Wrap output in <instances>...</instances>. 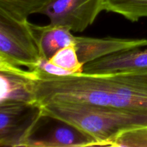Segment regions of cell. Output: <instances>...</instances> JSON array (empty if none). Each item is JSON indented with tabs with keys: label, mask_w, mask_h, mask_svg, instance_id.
Masks as SVG:
<instances>
[{
	"label": "cell",
	"mask_w": 147,
	"mask_h": 147,
	"mask_svg": "<svg viewBox=\"0 0 147 147\" xmlns=\"http://www.w3.org/2000/svg\"><path fill=\"white\" fill-rule=\"evenodd\" d=\"M34 103L73 102L147 113V72L55 76L36 69Z\"/></svg>",
	"instance_id": "obj_1"
},
{
	"label": "cell",
	"mask_w": 147,
	"mask_h": 147,
	"mask_svg": "<svg viewBox=\"0 0 147 147\" xmlns=\"http://www.w3.org/2000/svg\"><path fill=\"white\" fill-rule=\"evenodd\" d=\"M42 114L78 128L108 146L120 134L147 126V113L73 102H50L40 106Z\"/></svg>",
	"instance_id": "obj_2"
},
{
	"label": "cell",
	"mask_w": 147,
	"mask_h": 147,
	"mask_svg": "<svg viewBox=\"0 0 147 147\" xmlns=\"http://www.w3.org/2000/svg\"><path fill=\"white\" fill-rule=\"evenodd\" d=\"M42 60L31 23L0 10V61L34 70Z\"/></svg>",
	"instance_id": "obj_3"
},
{
	"label": "cell",
	"mask_w": 147,
	"mask_h": 147,
	"mask_svg": "<svg viewBox=\"0 0 147 147\" xmlns=\"http://www.w3.org/2000/svg\"><path fill=\"white\" fill-rule=\"evenodd\" d=\"M42 116V107L35 103L0 102V146L24 147Z\"/></svg>",
	"instance_id": "obj_4"
},
{
	"label": "cell",
	"mask_w": 147,
	"mask_h": 147,
	"mask_svg": "<svg viewBox=\"0 0 147 147\" xmlns=\"http://www.w3.org/2000/svg\"><path fill=\"white\" fill-rule=\"evenodd\" d=\"M103 10L105 0H55L41 14L48 17L50 24L82 32Z\"/></svg>",
	"instance_id": "obj_5"
},
{
	"label": "cell",
	"mask_w": 147,
	"mask_h": 147,
	"mask_svg": "<svg viewBox=\"0 0 147 147\" xmlns=\"http://www.w3.org/2000/svg\"><path fill=\"white\" fill-rule=\"evenodd\" d=\"M57 119V124L46 131L34 129L25 141L24 147L96 146V139L78 128Z\"/></svg>",
	"instance_id": "obj_6"
},
{
	"label": "cell",
	"mask_w": 147,
	"mask_h": 147,
	"mask_svg": "<svg viewBox=\"0 0 147 147\" xmlns=\"http://www.w3.org/2000/svg\"><path fill=\"white\" fill-rule=\"evenodd\" d=\"M75 46L78 59L83 65L113 53L147 46L146 39L76 37Z\"/></svg>",
	"instance_id": "obj_7"
},
{
	"label": "cell",
	"mask_w": 147,
	"mask_h": 147,
	"mask_svg": "<svg viewBox=\"0 0 147 147\" xmlns=\"http://www.w3.org/2000/svg\"><path fill=\"white\" fill-rule=\"evenodd\" d=\"M147 72V50H123L84 65L83 73L89 74Z\"/></svg>",
	"instance_id": "obj_8"
},
{
	"label": "cell",
	"mask_w": 147,
	"mask_h": 147,
	"mask_svg": "<svg viewBox=\"0 0 147 147\" xmlns=\"http://www.w3.org/2000/svg\"><path fill=\"white\" fill-rule=\"evenodd\" d=\"M34 70H24L20 66L0 61V102H32Z\"/></svg>",
	"instance_id": "obj_9"
},
{
	"label": "cell",
	"mask_w": 147,
	"mask_h": 147,
	"mask_svg": "<svg viewBox=\"0 0 147 147\" xmlns=\"http://www.w3.org/2000/svg\"><path fill=\"white\" fill-rule=\"evenodd\" d=\"M31 27L43 60H49L60 49L75 43L76 36L66 27L50 23L45 26L31 23Z\"/></svg>",
	"instance_id": "obj_10"
},
{
	"label": "cell",
	"mask_w": 147,
	"mask_h": 147,
	"mask_svg": "<svg viewBox=\"0 0 147 147\" xmlns=\"http://www.w3.org/2000/svg\"><path fill=\"white\" fill-rule=\"evenodd\" d=\"M55 0H0V10L20 20L33 14H41Z\"/></svg>",
	"instance_id": "obj_11"
},
{
	"label": "cell",
	"mask_w": 147,
	"mask_h": 147,
	"mask_svg": "<svg viewBox=\"0 0 147 147\" xmlns=\"http://www.w3.org/2000/svg\"><path fill=\"white\" fill-rule=\"evenodd\" d=\"M105 11L135 22L147 17V0H105Z\"/></svg>",
	"instance_id": "obj_12"
},
{
	"label": "cell",
	"mask_w": 147,
	"mask_h": 147,
	"mask_svg": "<svg viewBox=\"0 0 147 147\" xmlns=\"http://www.w3.org/2000/svg\"><path fill=\"white\" fill-rule=\"evenodd\" d=\"M48 61L61 68L69 70L73 74L83 72L84 65L79 60L74 44L60 49Z\"/></svg>",
	"instance_id": "obj_13"
},
{
	"label": "cell",
	"mask_w": 147,
	"mask_h": 147,
	"mask_svg": "<svg viewBox=\"0 0 147 147\" xmlns=\"http://www.w3.org/2000/svg\"><path fill=\"white\" fill-rule=\"evenodd\" d=\"M108 146L147 147V126L135 128L120 134Z\"/></svg>",
	"instance_id": "obj_14"
},
{
	"label": "cell",
	"mask_w": 147,
	"mask_h": 147,
	"mask_svg": "<svg viewBox=\"0 0 147 147\" xmlns=\"http://www.w3.org/2000/svg\"><path fill=\"white\" fill-rule=\"evenodd\" d=\"M37 69L49 73V74L55 75V76H68V75L73 74L69 70L61 68V67L50 63L48 60H42Z\"/></svg>",
	"instance_id": "obj_15"
}]
</instances>
